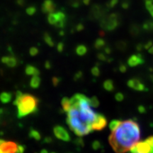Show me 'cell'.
Returning a JSON list of instances; mask_svg holds the SVG:
<instances>
[{
	"label": "cell",
	"mask_w": 153,
	"mask_h": 153,
	"mask_svg": "<svg viewBox=\"0 0 153 153\" xmlns=\"http://www.w3.org/2000/svg\"><path fill=\"white\" fill-rule=\"evenodd\" d=\"M38 52H39V51L36 47H31L29 50V54L31 56H36V55H38Z\"/></svg>",
	"instance_id": "29"
},
{
	"label": "cell",
	"mask_w": 153,
	"mask_h": 153,
	"mask_svg": "<svg viewBox=\"0 0 153 153\" xmlns=\"http://www.w3.org/2000/svg\"><path fill=\"white\" fill-rule=\"evenodd\" d=\"M71 107L67 111V123L77 136L92 132V126L97 114L90 104V99L82 94H76L70 99Z\"/></svg>",
	"instance_id": "1"
},
{
	"label": "cell",
	"mask_w": 153,
	"mask_h": 153,
	"mask_svg": "<svg viewBox=\"0 0 153 153\" xmlns=\"http://www.w3.org/2000/svg\"><path fill=\"white\" fill-rule=\"evenodd\" d=\"M119 25V19L118 15L116 14H111L108 16L102 19L101 23V26L104 29L111 31L116 29Z\"/></svg>",
	"instance_id": "4"
},
{
	"label": "cell",
	"mask_w": 153,
	"mask_h": 153,
	"mask_svg": "<svg viewBox=\"0 0 153 153\" xmlns=\"http://www.w3.org/2000/svg\"><path fill=\"white\" fill-rule=\"evenodd\" d=\"M84 29V25L82 24H79L76 25V30H77V31H81Z\"/></svg>",
	"instance_id": "40"
},
{
	"label": "cell",
	"mask_w": 153,
	"mask_h": 153,
	"mask_svg": "<svg viewBox=\"0 0 153 153\" xmlns=\"http://www.w3.org/2000/svg\"><path fill=\"white\" fill-rule=\"evenodd\" d=\"M57 50L58 51L59 53H62L63 51V50H64V44L62 42H60V43H59L57 44Z\"/></svg>",
	"instance_id": "36"
},
{
	"label": "cell",
	"mask_w": 153,
	"mask_h": 153,
	"mask_svg": "<svg viewBox=\"0 0 153 153\" xmlns=\"http://www.w3.org/2000/svg\"><path fill=\"white\" fill-rule=\"evenodd\" d=\"M117 2H118V0H111V2L109 3V7H114V6L117 4Z\"/></svg>",
	"instance_id": "45"
},
{
	"label": "cell",
	"mask_w": 153,
	"mask_h": 153,
	"mask_svg": "<svg viewBox=\"0 0 153 153\" xmlns=\"http://www.w3.org/2000/svg\"><path fill=\"white\" fill-rule=\"evenodd\" d=\"M148 50H149V53H150V54H153V45Z\"/></svg>",
	"instance_id": "47"
},
{
	"label": "cell",
	"mask_w": 153,
	"mask_h": 153,
	"mask_svg": "<svg viewBox=\"0 0 153 153\" xmlns=\"http://www.w3.org/2000/svg\"><path fill=\"white\" fill-rule=\"evenodd\" d=\"M91 147H92V148L94 150H97L102 148V145H101V143L99 140H94L92 143V144H91Z\"/></svg>",
	"instance_id": "26"
},
{
	"label": "cell",
	"mask_w": 153,
	"mask_h": 153,
	"mask_svg": "<svg viewBox=\"0 0 153 153\" xmlns=\"http://www.w3.org/2000/svg\"><path fill=\"white\" fill-rule=\"evenodd\" d=\"M14 104L17 106V116L22 118L37 111L38 99L29 94H23L21 91H17Z\"/></svg>",
	"instance_id": "3"
},
{
	"label": "cell",
	"mask_w": 153,
	"mask_h": 153,
	"mask_svg": "<svg viewBox=\"0 0 153 153\" xmlns=\"http://www.w3.org/2000/svg\"><path fill=\"white\" fill-rule=\"evenodd\" d=\"M104 51H105V53H106V54H108V55H109V54H111V48L110 47H106L104 48Z\"/></svg>",
	"instance_id": "44"
},
{
	"label": "cell",
	"mask_w": 153,
	"mask_h": 153,
	"mask_svg": "<svg viewBox=\"0 0 153 153\" xmlns=\"http://www.w3.org/2000/svg\"><path fill=\"white\" fill-rule=\"evenodd\" d=\"M145 62L144 59L140 54L133 55L128 60V65L131 68H134L140 65H142Z\"/></svg>",
	"instance_id": "10"
},
{
	"label": "cell",
	"mask_w": 153,
	"mask_h": 153,
	"mask_svg": "<svg viewBox=\"0 0 153 153\" xmlns=\"http://www.w3.org/2000/svg\"><path fill=\"white\" fill-rule=\"evenodd\" d=\"M28 136H29V137H30V138L36 140L37 141L40 140L41 138V133L35 129H30V131H29V133H28Z\"/></svg>",
	"instance_id": "18"
},
{
	"label": "cell",
	"mask_w": 153,
	"mask_h": 153,
	"mask_svg": "<svg viewBox=\"0 0 153 153\" xmlns=\"http://www.w3.org/2000/svg\"><path fill=\"white\" fill-rule=\"evenodd\" d=\"M45 68L48 69V70H49V69H51V67H52V65H51V62H50L49 61H46V62H45Z\"/></svg>",
	"instance_id": "43"
},
{
	"label": "cell",
	"mask_w": 153,
	"mask_h": 153,
	"mask_svg": "<svg viewBox=\"0 0 153 153\" xmlns=\"http://www.w3.org/2000/svg\"><path fill=\"white\" fill-rule=\"evenodd\" d=\"M43 39H44V41H45V43H46L50 47L54 46V45H55L54 41H53L52 37L49 35V33H45V34H44Z\"/></svg>",
	"instance_id": "21"
},
{
	"label": "cell",
	"mask_w": 153,
	"mask_h": 153,
	"mask_svg": "<svg viewBox=\"0 0 153 153\" xmlns=\"http://www.w3.org/2000/svg\"><path fill=\"white\" fill-rule=\"evenodd\" d=\"M25 72L28 76H35L40 74V71L38 70V69L36 68V67L31 65H28L26 66Z\"/></svg>",
	"instance_id": "13"
},
{
	"label": "cell",
	"mask_w": 153,
	"mask_h": 153,
	"mask_svg": "<svg viewBox=\"0 0 153 153\" xmlns=\"http://www.w3.org/2000/svg\"><path fill=\"white\" fill-rule=\"evenodd\" d=\"M152 82H153V76H152Z\"/></svg>",
	"instance_id": "53"
},
{
	"label": "cell",
	"mask_w": 153,
	"mask_h": 153,
	"mask_svg": "<svg viewBox=\"0 0 153 153\" xmlns=\"http://www.w3.org/2000/svg\"><path fill=\"white\" fill-rule=\"evenodd\" d=\"M121 123V121L119 120L115 119V120H112L109 123V129L111 130V131H114L118 128V126L120 125V123Z\"/></svg>",
	"instance_id": "23"
},
{
	"label": "cell",
	"mask_w": 153,
	"mask_h": 153,
	"mask_svg": "<svg viewBox=\"0 0 153 153\" xmlns=\"http://www.w3.org/2000/svg\"><path fill=\"white\" fill-rule=\"evenodd\" d=\"M55 10V4L52 0H45L42 5V11L45 14L54 12Z\"/></svg>",
	"instance_id": "11"
},
{
	"label": "cell",
	"mask_w": 153,
	"mask_h": 153,
	"mask_svg": "<svg viewBox=\"0 0 153 153\" xmlns=\"http://www.w3.org/2000/svg\"><path fill=\"white\" fill-rule=\"evenodd\" d=\"M52 141H53V139L51 138V137H46L43 140L44 143H52Z\"/></svg>",
	"instance_id": "41"
},
{
	"label": "cell",
	"mask_w": 153,
	"mask_h": 153,
	"mask_svg": "<svg viewBox=\"0 0 153 153\" xmlns=\"http://www.w3.org/2000/svg\"><path fill=\"white\" fill-rule=\"evenodd\" d=\"M84 2H85V4H89V0H85V1H84Z\"/></svg>",
	"instance_id": "49"
},
{
	"label": "cell",
	"mask_w": 153,
	"mask_h": 153,
	"mask_svg": "<svg viewBox=\"0 0 153 153\" xmlns=\"http://www.w3.org/2000/svg\"><path fill=\"white\" fill-rule=\"evenodd\" d=\"M1 62L9 68H14L17 65V59L14 56H5L1 58Z\"/></svg>",
	"instance_id": "12"
},
{
	"label": "cell",
	"mask_w": 153,
	"mask_h": 153,
	"mask_svg": "<svg viewBox=\"0 0 153 153\" xmlns=\"http://www.w3.org/2000/svg\"><path fill=\"white\" fill-rule=\"evenodd\" d=\"M90 104L94 108H97L99 106V101L97 97H92L90 99Z\"/></svg>",
	"instance_id": "25"
},
{
	"label": "cell",
	"mask_w": 153,
	"mask_h": 153,
	"mask_svg": "<svg viewBox=\"0 0 153 153\" xmlns=\"http://www.w3.org/2000/svg\"><path fill=\"white\" fill-rule=\"evenodd\" d=\"M2 140H1V139H0V144H1V142H2ZM0 152H1V151H0Z\"/></svg>",
	"instance_id": "51"
},
{
	"label": "cell",
	"mask_w": 153,
	"mask_h": 153,
	"mask_svg": "<svg viewBox=\"0 0 153 153\" xmlns=\"http://www.w3.org/2000/svg\"><path fill=\"white\" fill-rule=\"evenodd\" d=\"M145 7L149 11L150 14L153 17V1H145Z\"/></svg>",
	"instance_id": "24"
},
{
	"label": "cell",
	"mask_w": 153,
	"mask_h": 153,
	"mask_svg": "<svg viewBox=\"0 0 153 153\" xmlns=\"http://www.w3.org/2000/svg\"><path fill=\"white\" fill-rule=\"evenodd\" d=\"M36 7H30L26 9V13H27V14L30 15V16L33 15L36 13Z\"/></svg>",
	"instance_id": "30"
},
{
	"label": "cell",
	"mask_w": 153,
	"mask_h": 153,
	"mask_svg": "<svg viewBox=\"0 0 153 153\" xmlns=\"http://www.w3.org/2000/svg\"><path fill=\"white\" fill-rule=\"evenodd\" d=\"M119 70H120V72H122V73H124V72H126V70H127V68H126V66L125 65L121 64L119 66Z\"/></svg>",
	"instance_id": "39"
},
{
	"label": "cell",
	"mask_w": 153,
	"mask_h": 153,
	"mask_svg": "<svg viewBox=\"0 0 153 153\" xmlns=\"http://www.w3.org/2000/svg\"><path fill=\"white\" fill-rule=\"evenodd\" d=\"M153 45V43H152V41H148V43H147L146 44H145V45H144V48L145 49H149L152 46V45Z\"/></svg>",
	"instance_id": "42"
},
{
	"label": "cell",
	"mask_w": 153,
	"mask_h": 153,
	"mask_svg": "<svg viewBox=\"0 0 153 153\" xmlns=\"http://www.w3.org/2000/svg\"><path fill=\"white\" fill-rule=\"evenodd\" d=\"M91 72L92 75L94 76H99L100 75V70H99V68L97 66L94 67V68L91 69Z\"/></svg>",
	"instance_id": "28"
},
{
	"label": "cell",
	"mask_w": 153,
	"mask_h": 153,
	"mask_svg": "<svg viewBox=\"0 0 153 153\" xmlns=\"http://www.w3.org/2000/svg\"><path fill=\"white\" fill-rule=\"evenodd\" d=\"M41 153H43V152L48 153V151L47 150H45V149H43V150H42L41 151Z\"/></svg>",
	"instance_id": "48"
},
{
	"label": "cell",
	"mask_w": 153,
	"mask_h": 153,
	"mask_svg": "<svg viewBox=\"0 0 153 153\" xmlns=\"http://www.w3.org/2000/svg\"><path fill=\"white\" fill-rule=\"evenodd\" d=\"M115 99L117 101H122L124 99V95L121 92H118L115 95Z\"/></svg>",
	"instance_id": "31"
},
{
	"label": "cell",
	"mask_w": 153,
	"mask_h": 153,
	"mask_svg": "<svg viewBox=\"0 0 153 153\" xmlns=\"http://www.w3.org/2000/svg\"><path fill=\"white\" fill-rule=\"evenodd\" d=\"M143 28L146 31H152L153 30V22L152 21H147L143 25Z\"/></svg>",
	"instance_id": "22"
},
{
	"label": "cell",
	"mask_w": 153,
	"mask_h": 153,
	"mask_svg": "<svg viewBox=\"0 0 153 153\" xmlns=\"http://www.w3.org/2000/svg\"><path fill=\"white\" fill-rule=\"evenodd\" d=\"M145 1H153V0H145Z\"/></svg>",
	"instance_id": "52"
},
{
	"label": "cell",
	"mask_w": 153,
	"mask_h": 153,
	"mask_svg": "<svg viewBox=\"0 0 153 153\" xmlns=\"http://www.w3.org/2000/svg\"><path fill=\"white\" fill-rule=\"evenodd\" d=\"M128 87L131 88L135 91H147L148 90V88L145 87L144 84L137 79H131L127 82Z\"/></svg>",
	"instance_id": "9"
},
{
	"label": "cell",
	"mask_w": 153,
	"mask_h": 153,
	"mask_svg": "<svg viewBox=\"0 0 153 153\" xmlns=\"http://www.w3.org/2000/svg\"><path fill=\"white\" fill-rule=\"evenodd\" d=\"M53 133L57 138L65 141V142H69L71 139L68 131L61 126H55L53 128Z\"/></svg>",
	"instance_id": "5"
},
{
	"label": "cell",
	"mask_w": 153,
	"mask_h": 153,
	"mask_svg": "<svg viewBox=\"0 0 153 153\" xmlns=\"http://www.w3.org/2000/svg\"><path fill=\"white\" fill-rule=\"evenodd\" d=\"M74 143L77 147H79V148H82V147H84V145H85L83 140H82L81 137H78V138L74 140Z\"/></svg>",
	"instance_id": "27"
},
{
	"label": "cell",
	"mask_w": 153,
	"mask_h": 153,
	"mask_svg": "<svg viewBox=\"0 0 153 153\" xmlns=\"http://www.w3.org/2000/svg\"><path fill=\"white\" fill-rule=\"evenodd\" d=\"M25 151V146H23V145H18V148H17V151L16 152L18 153H22Z\"/></svg>",
	"instance_id": "38"
},
{
	"label": "cell",
	"mask_w": 153,
	"mask_h": 153,
	"mask_svg": "<svg viewBox=\"0 0 153 153\" xmlns=\"http://www.w3.org/2000/svg\"><path fill=\"white\" fill-rule=\"evenodd\" d=\"M82 75H83V73H82V72H81V71L77 72L75 74H74V81H77V80L80 79L82 78Z\"/></svg>",
	"instance_id": "32"
},
{
	"label": "cell",
	"mask_w": 153,
	"mask_h": 153,
	"mask_svg": "<svg viewBox=\"0 0 153 153\" xmlns=\"http://www.w3.org/2000/svg\"><path fill=\"white\" fill-rule=\"evenodd\" d=\"M142 49H143V45H141V44H139V45H137V51H140Z\"/></svg>",
	"instance_id": "46"
},
{
	"label": "cell",
	"mask_w": 153,
	"mask_h": 153,
	"mask_svg": "<svg viewBox=\"0 0 153 153\" xmlns=\"http://www.w3.org/2000/svg\"><path fill=\"white\" fill-rule=\"evenodd\" d=\"M104 89L107 91H112L114 90V84L111 79L105 80L103 84Z\"/></svg>",
	"instance_id": "16"
},
{
	"label": "cell",
	"mask_w": 153,
	"mask_h": 153,
	"mask_svg": "<svg viewBox=\"0 0 153 153\" xmlns=\"http://www.w3.org/2000/svg\"><path fill=\"white\" fill-rule=\"evenodd\" d=\"M41 78L38 76V75L32 76L31 79L30 81V87L33 88V89H37L40 87L41 85Z\"/></svg>",
	"instance_id": "15"
},
{
	"label": "cell",
	"mask_w": 153,
	"mask_h": 153,
	"mask_svg": "<svg viewBox=\"0 0 153 153\" xmlns=\"http://www.w3.org/2000/svg\"><path fill=\"white\" fill-rule=\"evenodd\" d=\"M130 151L133 153H148L152 152V148L148 143L145 140L137 143Z\"/></svg>",
	"instance_id": "6"
},
{
	"label": "cell",
	"mask_w": 153,
	"mask_h": 153,
	"mask_svg": "<svg viewBox=\"0 0 153 153\" xmlns=\"http://www.w3.org/2000/svg\"><path fill=\"white\" fill-rule=\"evenodd\" d=\"M61 81V79L59 77H56V76H54V77H53L52 79V82H53V85L55 86V87H56L59 85V83H60Z\"/></svg>",
	"instance_id": "33"
},
{
	"label": "cell",
	"mask_w": 153,
	"mask_h": 153,
	"mask_svg": "<svg viewBox=\"0 0 153 153\" xmlns=\"http://www.w3.org/2000/svg\"><path fill=\"white\" fill-rule=\"evenodd\" d=\"M145 141H146L147 143H148V144L150 145L151 148H152V152H153V136L148 137V138L145 140Z\"/></svg>",
	"instance_id": "34"
},
{
	"label": "cell",
	"mask_w": 153,
	"mask_h": 153,
	"mask_svg": "<svg viewBox=\"0 0 153 153\" xmlns=\"http://www.w3.org/2000/svg\"><path fill=\"white\" fill-rule=\"evenodd\" d=\"M107 125V119L103 114H97V118L94 122L92 128L94 131H101Z\"/></svg>",
	"instance_id": "8"
},
{
	"label": "cell",
	"mask_w": 153,
	"mask_h": 153,
	"mask_svg": "<svg viewBox=\"0 0 153 153\" xmlns=\"http://www.w3.org/2000/svg\"><path fill=\"white\" fill-rule=\"evenodd\" d=\"M140 128L135 120L129 119L121 121L115 131L111 132L108 142L116 152H125L131 150L139 142Z\"/></svg>",
	"instance_id": "2"
},
{
	"label": "cell",
	"mask_w": 153,
	"mask_h": 153,
	"mask_svg": "<svg viewBox=\"0 0 153 153\" xmlns=\"http://www.w3.org/2000/svg\"><path fill=\"white\" fill-rule=\"evenodd\" d=\"M105 45H106V41L103 38H98V39L96 40L94 43V47L96 49L101 50L104 48Z\"/></svg>",
	"instance_id": "20"
},
{
	"label": "cell",
	"mask_w": 153,
	"mask_h": 153,
	"mask_svg": "<svg viewBox=\"0 0 153 153\" xmlns=\"http://www.w3.org/2000/svg\"><path fill=\"white\" fill-rule=\"evenodd\" d=\"M97 57H98L99 60H100L101 61L107 60V57H106V55H105L104 53H98V55H97Z\"/></svg>",
	"instance_id": "35"
},
{
	"label": "cell",
	"mask_w": 153,
	"mask_h": 153,
	"mask_svg": "<svg viewBox=\"0 0 153 153\" xmlns=\"http://www.w3.org/2000/svg\"><path fill=\"white\" fill-rule=\"evenodd\" d=\"M137 111H138L139 113H140V114H145L147 111V109L144 106L140 105V106H139L138 108H137Z\"/></svg>",
	"instance_id": "37"
},
{
	"label": "cell",
	"mask_w": 153,
	"mask_h": 153,
	"mask_svg": "<svg viewBox=\"0 0 153 153\" xmlns=\"http://www.w3.org/2000/svg\"><path fill=\"white\" fill-rule=\"evenodd\" d=\"M18 145L11 141L2 140L0 144V151L1 153H13L16 152Z\"/></svg>",
	"instance_id": "7"
},
{
	"label": "cell",
	"mask_w": 153,
	"mask_h": 153,
	"mask_svg": "<svg viewBox=\"0 0 153 153\" xmlns=\"http://www.w3.org/2000/svg\"><path fill=\"white\" fill-rule=\"evenodd\" d=\"M12 99V94L11 92L4 91L0 94V101L2 104H8Z\"/></svg>",
	"instance_id": "14"
},
{
	"label": "cell",
	"mask_w": 153,
	"mask_h": 153,
	"mask_svg": "<svg viewBox=\"0 0 153 153\" xmlns=\"http://www.w3.org/2000/svg\"><path fill=\"white\" fill-rule=\"evenodd\" d=\"M76 53L79 56H83L87 53V48L85 45H79L76 48Z\"/></svg>",
	"instance_id": "19"
},
{
	"label": "cell",
	"mask_w": 153,
	"mask_h": 153,
	"mask_svg": "<svg viewBox=\"0 0 153 153\" xmlns=\"http://www.w3.org/2000/svg\"><path fill=\"white\" fill-rule=\"evenodd\" d=\"M61 104H62V109L65 112H67L70 109L71 107V102H70V99H68V97H64L62 98V101H61Z\"/></svg>",
	"instance_id": "17"
},
{
	"label": "cell",
	"mask_w": 153,
	"mask_h": 153,
	"mask_svg": "<svg viewBox=\"0 0 153 153\" xmlns=\"http://www.w3.org/2000/svg\"><path fill=\"white\" fill-rule=\"evenodd\" d=\"M64 34H65V33H64V31H62V30H61V31L60 32V36H64Z\"/></svg>",
	"instance_id": "50"
}]
</instances>
